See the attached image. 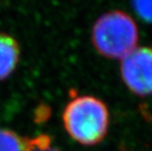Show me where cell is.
Listing matches in <instances>:
<instances>
[{
	"mask_svg": "<svg viewBox=\"0 0 152 151\" xmlns=\"http://www.w3.org/2000/svg\"><path fill=\"white\" fill-rule=\"evenodd\" d=\"M51 139L46 134L25 137L15 131L0 128V151H34L50 146Z\"/></svg>",
	"mask_w": 152,
	"mask_h": 151,
	"instance_id": "obj_4",
	"label": "cell"
},
{
	"mask_svg": "<svg viewBox=\"0 0 152 151\" xmlns=\"http://www.w3.org/2000/svg\"><path fill=\"white\" fill-rule=\"evenodd\" d=\"M20 59V47L17 40L7 34L0 33V81L14 72Z\"/></svg>",
	"mask_w": 152,
	"mask_h": 151,
	"instance_id": "obj_5",
	"label": "cell"
},
{
	"mask_svg": "<svg viewBox=\"0 0 152 151\" xmlns=\"http://www.w3.org/2000/svg\"><path fill=\"white\" fill-rule=\"evenodd\" d=\"M34 151H59V150L55 149V148H50V147H46V148H39V149H37Z\"/></svg>",
	"mask_w": 152,
	"mask_h": 151,
	"instance_id": "obj_7",
	"label": "cell"
},
{
	"mask_svg": "<svg viewBox=\"0 0 152 151\" xmlns=\"http://www.w3.org/2000/svg\"><path fill=\"white\" fill-rule=\"evenodd\" d=\"M122 79L138 96L152 94V48L138 47L122 59Z\"/></svg>",
	"mask_w": 152,
	"mask_h": 151,
	"instance_id": "obj_3",
	"label": "cell"
},
{
	"mask_svg": "<svg viewBox=\"0 0 152 151\" xmlns=\"http://www.w3.org/2000/svg\"><path fill=\"white\" fill-rule=\"evenodd\" d=\"M132 5L142 20L152 24V0H132Z\"/></svg>",
	"mask_w": 152,
	"mask_h": 151,
	"instance_id": "obj_6",
	"label": "cell"
},
{
	"mask_svg": "<svg viewBox=\"0 0 152 151\" xmlns=\"http://www.w3.org/2000/svg\"><path fill=\"white\" fill-rule=\"evenodd\" d=\"M63 123L67 133L77 142L95 145L107 133L109 112L104 102L98 98L75 96L64 109Z\"/></svg>",
	"mask_w": 152,
	"mask_h": 151,
	"instance_id": "obj_1",
	"label": "cell"
},
{
	"mask_svg": "<svg viewBox=\"0 0 152 151\" xmlns=\"http://www.w3.org/2000/svg\"><path fill=\"white\" fill-rule=\"evenodd\" d=\"M138 30L135 22L125 12H108L97 19L92 28L93 46L102 56L124 59L137 48Z\"/></svg>",
	"mask_w": 152,
	"mask_h": 151,
	"instance_id": "obj_2",
	"label": "cell"
}]
</instances>
